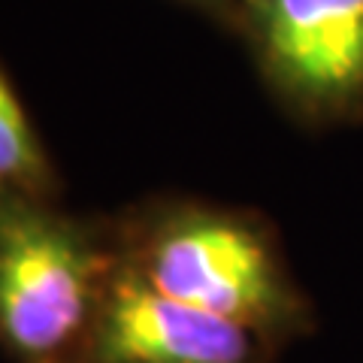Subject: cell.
I'll return each instance as SVG.
<instances>
[{
  "label": "cell",
  "instance_id": "obj_1",
  "mask_svg": "<svg viewBox=\"0 0 363 363\" xmlns=\"http://www.w3.org/2000/svg\"><path fill=\"white\" fill-rule=\"evenodd\" d=\"M145 285L194 309L230 318L269 345L309 330L312 312L276 245L255 221L212 209H176L152 218L118 248Z\"/></svg>",
  "mask_w": 363,
  "mask_h": 363
},
{
  "label": "cell",
  "instance_id": "obj_2",
  "mask_svg": "<svg viewBox=\"0 0 363 363\" xmlns=\"http://www.w3.org/2000/svg\"><path fill=\"white\" fill-rule=\"evenodd\" d=\"M116 260L43 197L0 188V351L16 363H76Z\"/></svg>",
  "mask_w": 363,
  "mask_h": 363
},
{
  "label": "cell",
  "instance_id": "obj_3",
  "mask_svg": "<svg viewBox=\"0 0 363 363\" xmlns=\"http://www.w3.org/2000/svg\"><path fill=\"white\" fill-rule=\"evenodd\" d=\"M272 348L230 318L155 291L116 260L76 363H269Z\"/></svg>",
  "mask_w": 363,
  "mask_h": 363
},
{
  "label": "cell",
  "instance_id": "obj_4",
  "mask_svg": "<svg viewBox=\"0 0 363 363\" xmlns=\"http://www.w3.org/2000/svg\"><path fill=\"white\" fill-rule=\"evenodd\" d=\"M276 76L306 104H339L363 88V0H260Z\"/></svg>",
  "mask_w": 363,
  "mask_h": 363
},
{
  "label": "cell",
  "instance_id": "obj_5",
  "mask_svg": "<svg viewBox=\"0 0 363 363\" xmlns=\"http://www.w3.org/2000/svg\"><path fill=\"white\" fill-rule=\"evenodd\" d=\"M0 188L30 197H43L52 188V164L4 73H0Z\"/></svg>",
  "mask_w": 363,
  "mask_h": 363
}]
</instances>
